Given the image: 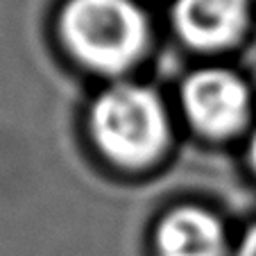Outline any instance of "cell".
I'll list each match as a JSON object with an SVG mask.
<instances>
[{
	"instance_id": "277c9868",
	"label": "cell",
	"mask_w": 256,
	"mask_h": 256,
	"mask_svg": "<svg viewBox=\"0 0 256 256\" xmlns=\"http://www.w3.org/2000/svg\"><path fill=\"white\" fill-rule=\"evenodd\" d=\"M247 20V0H177V32L195 48H222Z\"/></svg>"
},
{
	"instance_id": "3957f363",
	"label": "cell",
	"mask_w": 256,
	"mask_h": 256,
	"mask_svg": "<svg viewBox=\"0 0 256 256\" xmlns=\"http://www.w3.org/2000/svg\"><path fill=\"white\" fill-rule=\"evenodd\" d=\"M182 96L190 122L208 136H227L247 120V88L227 70L195 72L186 80Z\"/></svg>"
},
{
	"instance_id": "7a4b0ae2",
	"label": "cell",
	"mask_w": 256,
	"mask_h": 256,
	"mask_svg": "<svg viewBox=\"0 0 256 256\" xmlns=\"http://www.w3.org/2000/svg\"><path fill=\"white\" fill-rule=\"evenodd\" d=\"M98 145L127 166L148 164L166 143V114L148 88L122 84L104 91L91 112Z\"/></svg>"
},
{
	"instance_id": "5b68a950",
	"label": "cell",
	"mask_w": 256,
	"mask_h": 256,
	"mask_svg": "<svg viewBox=\"0 0 256 256\" xmlns=\"http://www.w3.org/2000/svg\"><path fill=\"white\" fill-rule=\"evenodd\" d=\"M161 256H222L224 234L216 218L200 208H179L159 227Z\"/></svg>"
},
{
	"instance_id": "52a82bcc",
	"label": "cell",
	"mask_w": 256,
	"mask_h": 256,
	"mask_svg": "<svg viewBox=\"0 0 256 256\" xmlns=\"http://www.w3.org/2000/svg\"><path fill=\"white\" fill-rule=\"evenodd\" d=\"M252 164H254V168H256V134H254V138H252Z\"/></svg>"
},
{
	"instance_id": "6da1fadb",
	"label": "cell",
	"mask_w": 256,
	"mask_h": 256,
	"mask_svg": "<svg viewBox=\"0 0 256 256\" xmlns=\"http://www.w3.org/2000/svg\"><path fill=\"white\" fill-rule=\"evenodd\" d=\"M62 32L68 48L100 70H122L145 46V18L132 0H70Z\"/></svg>"
},
{
	"instance_id": "8992f818",
	"label": "cell",
	"mask_w": 256,
	"mask_h": 256,
	"mask_svg": "<svg viewBox=\"0 0 256 256\" xmlns=\"http://www.w3.org/2000/svg\"><path fill=\"white\" fill-rule=\"evenodd\" d=\"M238 256H256V224L245 234L240 247H238Z\"/></svg>"
}]
</instances>
